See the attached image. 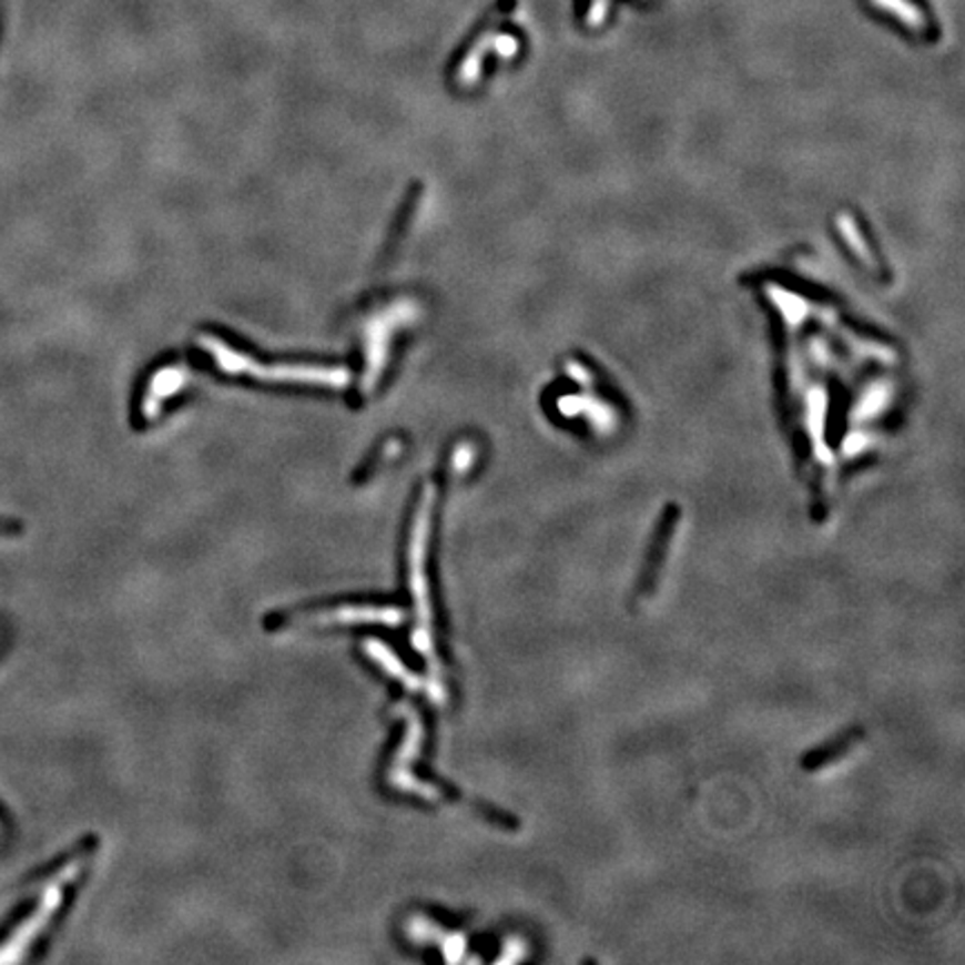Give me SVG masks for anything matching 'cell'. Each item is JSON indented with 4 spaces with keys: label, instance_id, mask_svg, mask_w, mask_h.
I'll return each mask as SVG.
<instances>
[{
    "label": "cell",
    "instance_id": "cell-1",
    "mask_svg": "<svg viewBox=\"0 0 965 965\" xmlns=\"http://www.w3.org/2000/svg\"><path fill=\"white\" fill-rule=\"evenodd\" d=\"M79 865H68L45 890V894L41 896L39 905L32 910L30 916L23 918V923L0 943V963H17L21 958H26V954L30 952L32 943L45 932V927L50 925V921L54 918V914L59 912L61 903H63V890L65 885L77 876Z\"/></svg>",
    "mask_w": 965,
    "mask_h": 965
},
{
    "label": "cell",
    "instance_id": "cell-6",
    "mask_svg": "<svg viewBox=\"0 0 965 965\" xmlns=\"http://www.w3.org/2000/svg\"><path fill=\"white\" fill-rule=\"evenodd\" d=\"M0 841H3V821H0Z\"/></svg>",
    "mask_w": 965,
    "mask_h": 965
},
{
    "label": "cell",
    "instance_id": "cell-3",
    "mask_svg": "<svg viewBox=\"0 0 965 965\" xmlns=\"http://www.w3.org/2000/svg\"><path fill=\"white\" fill-rule=\"evenodd\" d=\"M861 738H863V731H861V729H852V731H847V733L834 738V740L827 742L825 746L814 749L807 758H802V766H807L810 771H816L821 764H830V762H834L836 758L845 755L847 749H850L854 742H859Z\"/></svg>",
    "mask_w": 965,
    "mask_h": 965
},
{
    "label": "cell",
    "instance_id": "cell-4",
    "mask_svg": "<svg viewBox=\"0 0 965 965\" xmlns=\"http://www.w3.org/2000/svg\"><path fill=\"white\" fill-rule=\"evenodd\" d=\"M883 10L896 12L901 17V21L914 30H923L925 28V19L921 17V12L914 6H907L905 0H874Z\"/></svg>",
    "mask_w": 965,
    "mask_h": 965
},
{
    "label": "cell",
    "instance_id": "cell-5",
    "mask_svg": "<svg viewBox=\"0 0 965 965\" xmlns=\"http://www.w3.org/2000/svg\"><path fill=\"white\" fill-rule=\"evenodd\" d=\"M0 532H17V526H8V528H6L3 524H0Z\"/></svg>",
    "mask_w": 965,
    "mask_h": 965
},
{
    "label": "cell",
    "instance_id": "cell-2",
    "mask_svg": "<svg viewBox=\"0 0 965 965\" xmlns=\"http://www.w3.org/2000/svg\"><path fill=\"white\" fill-rule=\"evenodd\" d=\"M676 510L673 508H669V515L660 521V526H658V532H656V537H653V544H651V548H649V557H647V563L641 566V575H639V581H637V592L639 595H651V590L656 588V581H658V570H660V566L664 563V557H667V548H669V541H671V535H673V526H676Z\"/></svg>",
    "mask_w": 965,
    "mask_h": 965
}]
</instances>
